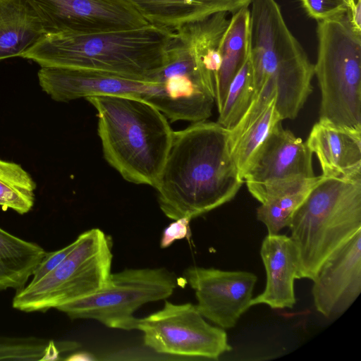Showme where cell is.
Instances as JSON below:
<instances>
[{
  "instance_id": "28",
  "label": "cell",
  "mask_w": 361,
  "mask_h": 361,
  "mask_svg": "<svg viewBox=\"0 0 361 361\" xmlns=\"http://www.w3.org/2000/svg\"><path fill=\"white\" fill-rule=\"evenodd\" d=\"M76 240L58 250L46 252L45 255L33 271L30 282H35L56 268L72 251Z\"/></svg>"
},
{
  "instance_id": "25",
  "label": "cell",
  "mask_w": 361,
  "mask_h": 361,
  "mask_svg": "<svg viewBox=\"0 0 361 361\" xmlns=\"http://www.w3.org/2000/svg\"><path fill=\"white\" fill-rule=\"evenodd\" d=\"M312 188L288 193L261 203L257 209V218L266 226L268 234H277L285 227H288L294 213Z\"/></svg>"
},
{
  "instance_id": "7",
  "label": "cell",
  "mask_w": 361,
  "mask_h": 361,
  "mask_svg": "<svg viewBox=\"0 0 361 361\" xmlns=\"http://www.w3.org/2000/svg\"><path fill=\"white\" fill-rule=\"evenodd\" d=\"M72 251L52 271L17 290L14 309L46 312L82 299L100 290L111 274V238L99 228L80 234Z\"/></svg>"
},
{
  "instance_id": "18",
  "label": "cell",
  "mask_w": 361,
  "mask_h": 361,
  "mask_svg": "<svg viewBox=\"0 0 361 361\" xmlns=\"http://www.w3.org/2000/svg\"><path fill=\"white\" fill-rule=\"evenodd\" d=\"M149 24L176 31L219 12L235 13L252 0H121Z\"/></svg>"
},
{
  "instance_id": "19",
  "label": "cell",
  "mask_w": 361,
  "mask_h": 361,
  "mask_svg": "<svg viewBox=\"0 0 361 361\" xmlns=\"http://www.w3.org/2000/svg\"><path fill=\"white\" fill-rule=\"evenodd\" d=\"M44 35L25 0H0V61L21 57Z\"/></svg>"
},
{
  "instance_id": "9",
  "label": "cell",
  "mask_w": 361,
  "mask_h": 361,
  "mask_svg": "<svg viewBox=\"0 0 361 361\" xmlns=\"http://www.w3.org/2000/svg\"><path fill=\"white\" fill-rule=\"evenodd\" d=\"M205 319L196 305L166 300L160 310L136 318L133 329L142 331L145 345L157 353L218 360L232 348L225 329Z\"/></svg>"
},
{
  "instance_id": "29",
  "label": "cell",
  "mask_w": 361,
  "mask_h": 361,
  "mask_svg": "<svg viewBox=\"0 0 361 361\" xmlns=\"http://www.w3.org/2000/svg\"><path fill=\"white\" fill-rule=\"evenodd\" d=\"M191 219L182 217L174 220L166 226L160 240V247L166 248L175 240L189 238L190 235V222Z\"/></svg>"
},
{
  "instance_id": "15",
  "label": "cell",
  "mask_w": 361,
  "mask_h": 361,
  "mask_svg": "<svg viewBox=\"0 0 361 361\" xmlns=\"http://www.w3.org/2000/svg\"><path fill=\"white\" fill-rule=\"evenodd\" d=\"M312 153L306 142L281 121L275 126L257 153L243 180L246 185L314 177Z\"/></svg>"
},
{
  "instance_id": "20",
  "label": "cell",
  "mask_w": 361,
  "mask_h": 361,
  "mask_svg": "<svg viewBox=\"0 0 361 361\" xmlns=\"http://www.w3.org/2000/svg\"><path fill=\"white\" fill-rule=\"evenodd\" d=\"M250 6L240 8L229 18L221 44V64L214 90L218 111L221 109L230 82L250 49Z\"/></svg>"
},
{
  "instance_id": "4",
  "label": "cell",
  "mask_w": 361,
  "mask_h": 361,
  "mask_svg": "<svg viewBox=\"0 0 361 361\" xmlns=\"http://www.w3.org/2000/svg\"><path fill=\"white\" fill-rule=\"evenodd\" d=\"M250 6L255 96L266 82H271L281 119H293L312 91L314 65L288 27L276 0H252Z\"/></svg>"
},
{
  "instance_id": "26",
  "label": "cell",
  "mask_w": 361,
  "mask_h": 361,
  "mask_svg": "<svg viewBox=\"0 0 361 361\" xmlns=\"http://www.w3.org/2000/svg\"><path fill=\"white\" fill-rule=\"evenodd\" d=\"M50 341L0 337V360H48Z\"/></svg>"
},
{
  "instance_id": "12",
  "label": "cell",
  "mask_w": 361,
  "mask_h": 361,
  "mask_svg": "<svg viewBox=\"0 0 361 361\" xmlns=\"http://www.w3.org/2000/svg\"><path fill=\"white\" fill-rule=\"evenodd\" d=\"M154 81L162 85L164 92L149 103L173 122L195 123L211 116L215 103L214 83L198 62L192 59L169 62Z\"/></svg>"
},
{
  "instance_id": "22",
  "label": "cell",
  "mask_w": 361,
  "mask_h": 361,
  "mask_svg": "<svg viewBox=\"0 0 361 361\" xmlns=\"http://www.w3.org/2000/svg\"><path fill=\"white\" fill-rule=\"evenodd\" d=\"M254 97L255 85L250 47L241 67L229 84L219 111L217 122L228 130H232L249 108Z\"/></svg>"
},
{
  "instance_id": "30",
  "label": "cell",
  "mask_w": 361,
  "mask_h": 361,
  "mask_svg": "<svg viewBox=\"0 0 361 361\" xmlns=\"http://www.w3.org/2000/svg\"><path fill=\"white\" fill-rule=\"evenodd\" d=\"M348 13L354 29L361 32V0H350Z\"/></svg>"
},
{
  "instance_id": "27",
  "label": "cell",
  "mask_w": 361,
  "mask_h": 361,
  "mask_svg": "<svg viewBox=\"0 0 361 361\" xmlns=\"http://www.w3.org/2000/svg\"><path fill=\"white\" fill-rule=\"evenodd\" d=\"M300 1L307 14L318 22L347 12L350 0H300Z\"/></svg>"
},
{
  "instance_id": "3",
  "label": "cell",
  "mask_w": 361,
  "mask_h": 361,
  "mask_svg": "<svg viewBox=\"0 0 361 361\" xmlns=\"http://www.w3.org/2000/svg\"><path fill=\"white\" fill-rule=\"evenodd\" d=\"M96 109L106 161L127 181L156 187L171 145L166 117L147 101L126 95L85 98Z\"/></svg>"
},
{
  "instance_id": "5",
  "label": "cell",
  "mask_w": 361,
  "mask_h": 361,
  "mask_svg": "<svg viewBox=\"0 0 361 361\" xmlns=\"http://www.w3.org/2000/svg\"><path fill=\"white\" fill-rule=\"evenodd\" d=\"M288 227L301 279L313 281L323 263L361 230V177L321 175Z\"/></svg>"
},
{
  "instance_id": "11",
  "label": "cell",
  "mask_w": 361,
  "mask_h": 361,
  "mask_svg": "<svg viewBox=\"0 0 361 361\" xmlns=\"http://www.w3.org/2000/svg\"><path fill=\"white\" fill-rule=\"evenodd\" d=\"M183 277L195 290L197 308L207 320L224 329L233 328L251 307L257 276L245 271H225L192 266Z\"/></svg>"
},
{
  "instance_id": "16",
  "label": "cell",
  "mask_w": 361,
  "mask_h": 361,
  "mask_svg": "<svg viewBox=\"0 0 361 361\" xmlns=\"http://www.w3.org/2000/svg\"><path fill=\"white\" fill-rule=\"evenodd\" d=\"M260 255L267 283L264 291L252 298L250 306L264 304L272 309L293 308L296 302L294 282L301 279L293 240L286 235L268 234L262 243Z\"/></svg>"
},
{
  "instance_id": "6",
  "label": "cell",
  "mask_w": 361,
  "mask_h": 361,
  "mask_svg": "<svg viewBox=\"0 0 361 361\" xmlns=\"http://www.w3.org/2000/svg\"><path fill=\"white\" fill-rule=\"evenodd\" d=\"M317 36L319 121L361 131V32L347 11L318 21Z\"/></svg>"
},
{
  "instance_id": "24",
  "label": "cell",
  "mask_w": 361,
  "mask_h": 361,
  "mask_svg": "<svg viewBox=\"0 0 361 361\" xmlns=\"http://www.w3.org/2000/svg\"><path fill=\"white\" fill-rule=\"evenodd\" d=\"M275 99L244 130L232 147L233 158L243 179L272 129L276 124L282 121L275 106Z\"/></svg>"
},
{
  "instance_id": "13",
  "label": "cell",
  "mask_w": 361,
  "mask_h": 361,
  "mask_svg": "<svg viewBox=\"0 0 361 361\" xmlns=\"http://www.w3.org/2000/svg\"><path fill=\"white\" fill-rule=\"evenodd\" d=\"M38 79L42 89L57 102L100 95H126L148 102L162 94V85L111 73L78 68L41 67Z\"/></svg>"
},
{
  "instance_id": "1",
  "label": "cell",
  "mask_w": 361,
  "mask_h": 361,
  "mask_svg": "<svg viewBox=\"0 0 361 361\" xmlns=\"http://www.w3.org/2000/svg\"><path fill=\"white\" fill-rule=\"evenodd\" d=\"M243 183L233 158L229 130L206 120L173 131L154 188L168 218L192 219L231 201Z\"/></svg>"
},
{
  "instance_id": "2",
  "label": "cell",
  "mask_w": 361,
  "mask_h": 361,
  "mask_svg": "<svg viewBox=\"0 0 361 361\" xmlns=\"http://www.w3.org/2000/svg\"><path fill=\"white\" fill-rule=\"evenodd\" d=\"M174 35L151 24L96 33L46 34L21 57L41 67L87 69L156 82Z\"/></svg>"
},
{
  "instance_id": "21",
  "label": "cell",
  "mask_w": 361,
  "mask_h": 361,
  "mask_svg": "<svg viewBox=\"0 0 361 361\" xmlns=\"http://www.w3.org/2000/svg\"><path fill=\"white\" fill-rule=\"evenodd\" d=\"M46 252L0 227V291L23 288Z\"/></svg>"
},
{
  "instance_id": "8",
  "label": "cell",
  "mask_w": 361,
  "mask_h": 361,
  "mask_svg": "<svg viewBox=\"0 0 361 361\" xmlns=\"http://www.w3.org/2000/svg\"><path fill=\"white\" fill-rule=\"evenodd\" d=\"M178 284L166 268L126 269L111 274L98 291L59 307L72 319H94L109 328L133 330L134 313L143 305L170 297Z\"/></svg>"
},
{
  "instance_id": "10",
  "label": "cell",
  "mask_w": 361,
  "mask_h": 361,
  "mask_svg": "<svg viewBox=\"0 0 361 361\" xmlns=\"http://www.w3.org/2000/svg\"><path fill=\"white\" fill-rule=\"evenodd\" d=\"M46 34L96 33L149 23L121 0H25Z\"/></svg>"
},
{
  "instance_id": "31",
  "label": "cell",
  "mask_w": 361,
  "mask_h": 361,
  "mask_svg": "<svg viewBox=\"0 0 361 361\" xmlns=\"http://www.w3.org/2000/svg\"><path fill=\"white\" fill-rule=\"evenodd\" d=\"M66 360H94V357L88 353H77L66 358Z\"/></svg>"
},
{
  "instance_id": "14",
  "label": "cell",
  "mask_w": 361,
  "mask_h": 361,
  "mask_svg": "<svg viewBox=\"0 0 361 361\" xmlns=\"http://www.w3.org/2000/svg\"><path fill=\"white\" fill-rule=\"evenodd\" d=\"M314 305L329 319L343 314L361 292V230L322 265L314 279Z\"/></svg>"
},
{
  "instance_id": "17",
  "label": "cell",
  "mask_w": 361,
  "mask_h": 361,
  "mask_svg": "<svg viewBox=\"0 0 361 361\" xmlns=\"http://www.w3.org/2000/svg\"><path fill=\"white\" fill-rule=\"evenodd\" d=\"M305 142L316 154L322 176L361 177V131L319 121Z\"/></svg>"
},
{
  "instance_id": "23",
  "label": "cell",
  "mask_w": 361,
  "mask_h": 361,
  "mask_svg": "<svg viewBox=\"0 0 361 361\" xmlns=\"http://www.w3.org/2000/svg\"><path fill=\"white\" fill-rule=\"evenodd\" d=\"M36 185L19 164L0 159V206L25 214L32 208Z\"/></svg>"
}]
</instances>
